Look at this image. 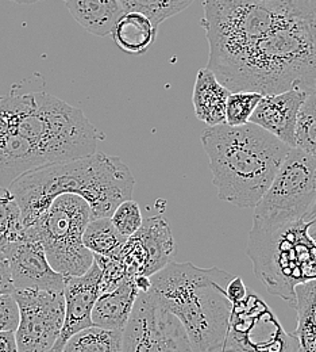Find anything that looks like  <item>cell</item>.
I'll list each match as a JSON object with an SVG mask.
<instances>
[{
  "label": "cell",
  "mask_w": 316,
  "mask_h": 352,
  "mask_svg": "<svg viewBox=\"0 0 316 352\" xmlns=\"http://www.w3.org/2000/svg\"><path fill=\"white\" fill-rule=\"evenodd\" d=\"M19 308L15 331L19 352H49L57 342L65 318L62 292L14 290Z\"/></svg>",
  "instance_id": "cell-12"
},
{
  "label": "cell",
  "mask_w": 316,
  "mask_h": 352,
  "mask_svg": "<svg viewBox=\"0 0 316 352\" xmlns=\"http://www.w3.org/2000/svg\"><path fill=\"white\" fill-rule=\"evenodd\" d=\"M176 244L168 221L162 216L145 219L134 234L127 237L119 259L130 276H151L172 262Z\"/></svg>",
  "instance_id": "cell-13"
},
{
  "label": "cell",
  "mask_w": 316,
  "mask_h": 352,
  "mask_svg": "<svg viewBox=\"0 0 316 352\" xmlns=\"http://www.w3.org/2000/svg\"><path fill=\"white\" fill-rule=\"evenodd\" d=\"M249 292L241 276H234L226 286L227 298L231 304H238L247 297Z\"/></svg>",
  "instance_id": "cell-32"
},
{
  "label": "cell",
  "mask_w": 316,
  "mask_h": 352,
  "mask_svg": "<svg viewBox=\"0 0 316 352\" xmlns=\"http://www.w3.org/2000/svg\"><path fill=\"white\" fill-rule=\"evenodd\" d=\"M304 0H204L200 26L210 46L207 67L214 69L265 36Z\"/></svg>",
  "instance_id": "cell-7"
},
{
  "label": "cell",
  "mask_w": 316,
  "mask_h": 352,
  "mask_svg": "<svg viewBox=\"0 0 316 352\" xmlns=\"http://www.w3.org/2000/svg\"><path fill=\"white\" fill-rule=\"evenodd\" d=\"M230 92L208 67L199 69L192 95L196 118L207 126L226 124V103Z\"/></svg>",
  "instance_id": "cell-19"
},
{
  "label": "cell",
  "mask_w": 316,
  "mask_h": 352,
  "mask_svg": "<svg viewBox=\"0 0 316 352\" xmlns=\"http://www.w3.org/2000/svg\"><path fill=\"white\" fill-rule=\"evenodd\" d=\"M310 221L277 226L253 225L247 256L268 292L295 305V287L316 280V241L308 233Z\"/></svg>",
  "instance_id": "cell-6"
},
{
  "label": "cell",
  "mask_w": 316,
  "mask_h": 352,
  "mask_svg": "<svg viewBox=\"0 0 316 352\" xmlns=\"http://www.w3.org/2000/svg\"><path fill=\"white\" fill-rule=\"evenodd\" d=\"M263 94L254 91L230 92L226 103V124L230 126H241L249 124Z\"/></svg>",
  "instance_id": "cell-28"
},
{
  "label": "cell",
  "mask_w": 316,
  "mask_h": 352,
  "mask_svg": "<svg viewBox=\"0 0 316 352\" xmlns=\"http://www.w3.org/2000/svg\"><path fill=\"white\" fill-rule=\"evenodd\" d=\"M45 166L38 149L0 118V186L10 188L19 176Z\"/></svg>",
  "instance_id": "cell-17"
},
{
  "label": "cell",
  "mask_w": 316,
  "mask_h": 352,
  "mask_svg": "<svg viewBox=\"0 0 316 352\" xmlns=\"http://www.w3.org/2000/svg\"><path fill=\"white\" fill-rule=\"evenodd\" d=\"M291 352H302L300 351V349H299V344H297V346H296V347H295V349H293Z\"/></svg>",
  "instance_id": "cell-39"
},
{
  "label": "cell",
  "mask_w": 316,
  "mask_h": 352,
  "mask_svg": "<svg viewBox=\"0 0 316 352\" xmlns=\"http://www.w3.org/2000/svg\"><path fill=\"white\" fill-rule=\"evenodd\" d=\"M308 94L302 88H291L280 94L263 95L249 122L265 129L293 148L299 109Z\"/></svg>",
  "instance_id": "cell-16"
},
{
  "label": "cell",
  "mask_w": 316,
  "mask_h": 352,
  "mask_svg": "<svg viewBox=\"0 0 316 352\" xmlns=\"http://www.w3.org/2000/svg\"><path fill=\"white\" fill-rule=\"evenodd\" d=\"M1 252L8 262L15 290H64L65 276L51 268L38 240L23 236L7 245Z\"/></svg>",
  "instance_id": "cell-14"
},
{
  "label": "cell",
  "mask_w": 316,
  "mask_h": 352,
  "mask_svg": "<svg viewBox=\"0 0 316 352\" xmlns=\"http://www.w3.org/2000/svg\"><path fill=\"white\" fill-rule=\"evenodd\" d=\"M101 270L97 263H93L88 271L79 276H65L64 301L65 318L61 333L49 352H61L68 339L76 332L92 327V309L100 296Z\"/></svg>",
  "instance_id": "cell-15"
},
{
  "label": "cell",
  "mask_w": 316,
  "mask_h": 352,
  "mask_svg": "<svg viewBox=\"0 0 316 352\" xmlns=\"http://www.w3.org/2000/svg\"><path fill=\"white\" fill-rule=\"evenodd\" d=\"M126 241L127 237L114 226L110 217L92 219L83 234L84 247L93 255L106 258H119Z\"/></svg>",
  "instance_id": "cell-23"
},
{
  "label": "cell",
  "mask_w": 316,
  "mask_h": 352,
  "mask_svg": "<svg viewBox=\"0 0 316 352\" xmlns=\"http://www.w3.org/2000/svg\"><path fill=\"white\" fill-rule=\"evenodd\" d=\"M134 184L130 168L119 157L95 152L87 157L29 171L19 176L10 190L21 208L23 226L27 228L62 194L86 199L92 219L111 217L123 201L132 198Z\"/></svg>",
  "instance_id": "cell-2"
},
{
  "label": "cell",
  "mask_w": 316,
  "mask_h": 352,
  "mask_svg": "<svg viewBox=\"0 0 316 352\" xmlns=\"http://www.w3.org/2000/svg\"><path fill=\"white\" fill-rule=\"evenodd\" d=\"M123 331L88 327L72 335L61 352H122Z\"/></svg>",
  "instance_id": "cell-24"
},
{
  "label": "cell",
  "mask_w": 316,
  "mask_h": 352,
  "mask_svg": "<svg viewBox=\"0 0 316 352\" xmlns=\"http://www.w3.org/2000/svg\"><path fill=\"white\" fill-rule=\"evenodd\" d=\"M202 145L218 197L243 209H254L291 149L252 122L208 126L202 134Z\"/></svg>",
  "instance_id": "cell-3"
},
{
  "label": "cell",
  "mask_w": 316,
  "mask_h": 352,
  "mask_svg": "<svg viewBox=\"0 0 316 352\" xmlns=\"http://www.w3.org/2000/svg\"><path fill=\"white\" fill-rule=\"evenodd\" d=\"M313 94H314V95H315V96H316V83H315V87H314V91H313Z\"/></svg>",
  "instance_id": "cell-40"
},
{
  "label": "cell",
  "mask_w": 316,
  "mask_h": 352,
  "mask_svg": "<svg viewBox=\"0 0 316 352\" xmlns=\"http://www.w3.org/2000/svg\"><path fill=\"white\" fill-rule=\"evenodd\" d=\"M92 220L90 205L75 194H62L25 228V236L38 240L51 268L64 276H79L93 263V254L83 244V234Z\"/></svg>",
  "instance_id": "cell-8"
},
{
  "label": "cell",
  "mask_w": 316,
  "mask_h": 352,
  "mask_svg": "<svg viewBox=\"0 0 316 352\" xmlns=\"http://www.w3.org/2000/svg\"><path fill=\"white\" fill-rule=\"evenodd\" d=\"M158 26L145 14L125 11L111 32L117 46L125 53L142 56L157 40Z\"/></svg>",
  "instance_id": "cell-21"
},
{
  "label": "cell",
  "mask_w": 316,
  "mask_h": 352,
  "mask_svg": "<svg viewBox=\"0 0 316 352\" xmlns=\"http://www.w3.org/2000/svg\"><path fill=\"white\" fill-rule=\"evenodd\" d=\"M0 352H19L15 332L0 331Z\"/></svg>",
  "instance_id": "cell-34"
},
{
  "label": "cell",
  "mask_w": 316,
  "mask_h": 352,
  "mask_svg": "<svg viewBox=\"0 0 316 352\" xmlns=\"http://www.w3.org/2000/svg\"><path fill=\"white\" fill-rule=\"evenodd\" d=\"M62 1H64V0H62Z\"/></svg>",
  "instance_id": "cell-42"
},
{
  "label": "cell",
  "mask_w": 316,
  "mask_h": 352,
  "mask_svg": "<svg viewBox=\"0 0 316 352\" xmlns=\"http://www.w3.org/2000/svg\"><path fill=\"white\" fill-rule=\"evenodd\" d=\"M308 233H310V236H311V237H313V239L316 241V216L313 219V220L310 221Z\"/></svg>",
  "instance_id": "cell-36"
},
{
  "label": "cell",
  "mask_w": 316,
  "mask_h": 352,
  "mask_svg": "<svg viewBox=\"0 0 316 352\" xmlns=\"http://www.w3.org/2000/svg\"><path fill=\"white\" fill-rule=\"evenodd\" d=\"M93 261L101 270V279L99 287L100 294L117 289L122 282H125L130 276L126 265L119 258H106L100 255H93Z\"/></svg>",
  "instance_id": "cell-29"
},
{
  "label": "cell",
  "mask_w": 316,
  "mask_h": 352,
  "mask_svg": "<svg viewBox=\"0 0 316 352\" xmlns=\"http://www.w3.org/2000/svg\"><path fill=\"white\" fill-rule=\"evenodd\" d=\"M125 11H136L149 16L157 26L186 10L193 0H119Z\"/></svg>",
  "instance_id": "cell-27"
},
{
  "label": "cell",
  "mask_w": 316,
  "mask_h": 352,
  "mask_svg": "<svg viewBox=\"0 0 316 352\" xmlns=\"http://www.w3.org/2000/svg\"><path fill=\"white\" fill-rule=\"evenodd\" d=\"M293 148L316 157V96L314 94H308L299 109Z\"/></svg>",
  "instance_id": "cell-26"
},
{
  "label": "cell",
  "mask_w": 316,
  "mask_h": 352,
  "mask_svg": "<svg viewBox=\"0 0 316 352\" xmlns=\"http://www.w3.org/2000/svg\"><path fill=\"white\" fill-rule=\"evenodd\" d=\"M110 219L112 221L114 226L126 237H130L132 234H134L143 222L141 208L138 202L132 198L123 201L114 210Z\"/></svg>",
  "instance_id": "cell-30"
},
{
  "label": "cell",
  "mask_w": 316,
  "mask_h": 352,
  "mask_svg": "<svg viewBox=\"0 0 316 352\" xmlns=\"http://www.w3.org/2000/svg\"><path fill=\"white\" fill-rule=\"evenodd\" d=\"M122 352H193L176 316L149 292L139 293L123 329Z\"/></svg>",
  "instance_id": "cell-10"
},
{
  "label": "cell",
  "mask_w": 316,
  "mask_h": 352,
  "mask_svg": "<svg viewBox=\"0 0 316 352\" xmlns=\"http://www.w3.org/2000/svg\"><path fill=\"white\" fill-rule=\"evenodd\" d=\"M134 283L138 293H147L151 289V279L149 276H136Z\"/></svg>",
  "instance_id": "cell-35"
},
{
  "label": "cell",
  "mask_w": 316,
  "mask_h": 352,
  "mask_svg": "<svg viewBox=\"0 0 316 352\" xmlns=\"http://www.w3.org/2000/svg\"><path fill=\"white\" fill-rule=\"evenodd\" d=\"M297 327L292 333L302 352H316V280L295 287Z\"/></svg>",
  "instance_id": "cell-22"
},
{
  "label": "cell",
  "mask_w": 316,
  "mask_h": 352,
  "mask_svg": "<svg viewBox=\"0 0 316 352\" xmlns=\"http://www.w3.org/2000/svg\"><path fill=\"white\" fill-rule=\"evenodd\" d=\"M211 71L231 92L271 95L302 88L313 94L316 83V0H304L265 36Z\"/></svg>",
  "instance_id": "cell-1"
},
{
  "label": "cell",
  "mask_w": 316,
  "mask_h": 352,
  "mask_svg": "<svg viewBox=\"0 0 316 352\" xmlns=\"http://www.w3.org/2000/svg\"><path fill=\"white\" fill-rule=\"evenodd\" d=\"M25 236L21 208L8 187L0 186V251Z\"/></svg>",
  "instance_id": "cell-25"
},
{
  "label": "cell",
  "mask_w": 316,
  "mask_h": 352,
  "mask_svg": "<svg viewBox=\"0 0 316 352\" xmlns=\"http://www.w3.org/2000/svg\"><path fill=\"white\" fill-rule=\"evenodd\" d=\"M19 324V308L12 294H0V331L15 332Z\"/></svg>",
  "instance_id": "cell-31"
},
{
  "label": "cell",
  "mask_w": 316,
  "mask_h": 352,
  "mask_svg": "<svg viewBox=\"0 0 316 352\" xmlns=\"http://www.w3.org/2000/svg\"><path fill=\"white\" fill-rule=\"evenodd\" d=\"M138 294L133 276H129L117 289L100 294L92 309V324L106 329L123 331Z\"/></svg>",
  "instance_id": "cell-18"
},
{
  "label": "cell",
  "mask_w": 316,
  "mask_h": 352,
  "mask_svg": "<svg viewBox=\"0 0 316 352\" xmlns=\"http://www.w3.org/2000/svg\"><path fill=\"white\" fill-rule=\"evenodd\" d=\"M79 25L96 37H107L125 12L119 0H64Z\"/></svg>",
  "instance_id": "cell-20"
},
{
  "label": "cell",
  "mask_w": 316,
  "mask_h": 352,
  "mask_svg": "<svg viewBox=\"0 0 316 352\" xmlns=\"http://www.w3.org/2000/svg\"><path fill=\"white\" fill-rule=\"evenodd\" d=\"M316 216V202L315 205H314V208L311 209V212H310V216H308V221L313 220L314 217Z\"/></svg>",
  "instance_id": "cell-38"
},
{
  "label": "cell",
  "mask_w": 316,
  "mask_h": 352,
  "mask_svg": "<svg viewBox=\"0 0 316 352\" xmlns=\"http://www.w3.org/2000/svg\"><path fill=\"white\" fill-rule=\"evenodd\" d=\"M232 278L218 267L172 261L150 276L149 293L178 317L193 352H225L232 311L226 286Z\"/></svg>",
  "instance_id": "cell-4"
},
{
  "label": "cell",
  "mask_w": 316,
  "mask_h": 352,
  "mask_svg": "<svg viewBox=\"0 0 316 352\" xmlns=\"http://www.w3.org/2000/svg\"><path fill=\"white\" fill-rule=\"evenodd\" d=\"M316 202V157L291 148L271 186L254 206L253 225L308 221Z\"/></svg>",
  "instance_id": "cell-9"
},
{
  "label": "cell",
  "mask_w": 316,
  "mask_h": 352,
  "mask_svg": "<svg viewBox=\"0 0 316 352\" xmlns=\"http://www.w3.org/2000/svg\"><path fill=\"white\" fill-rule=\"evenodd\" d=\"M315 316H316V308H315Z\"/></svg>",
  "instance_id": "cell-41"
},
{
  "label": "cell",
  "mask_w": 316,
  "mask_h": 352,
  "mask_svg": "<svg viewBox=\"0 0 316 352\" xmlns=\"http://www.w3.org/2000/svg\"><path fill=\"white\" fill-rule=\"evenodd\" d=\"M15 290L8 262L4 254L0 251V294H12Z\"/></svg>",
  "instance_id": "cell-33"
},
{
  "label": "cell",
  "mask_w": 316,
  "mask_h": 352,
  "mask_svg": "<svg viewBox=\"0 0 316 352\" xmlns=\"http://www.w3.org/2000/svg\"><path fill=\"white\" fill-rule=\"evenodd\" d=\"M0 118L30 141L47 166L90 156L104 138L80 109L45 91L18 94L12 88L0 96Z\"/></svg>",
  "instance_id": "cell-5"
},
{
  "label": "cell",
  "mask_w": 316,
  "mask_h": 352,
  "mask_svg": "<svg viewBox=\"0 0 316 352\" xmlns=\"http://www.w3.org/2000/svg\"><path fill=\"white\" fill-rule=\"evenodd\" d=\"M11 1H15L18 4H33V3H37L41 0H11Z\"/></svg>",
  "instance_id": "cell-37"
},
{
  "label": "cell",
  "mask_w": 316,
  "mask_h": 352,
  "mask_svg": "<svg viewBox=\"0 0 316 352\" xmlns=\"http://www.w3.org/2000/svg\"><path fill=\"white\" fill-rule=\"evenodd\" d=\"M297 346L256 294L232 304L225 352H291Z\"/></svg>",
  "instance_id": "cell-11"
}]
</instances>
